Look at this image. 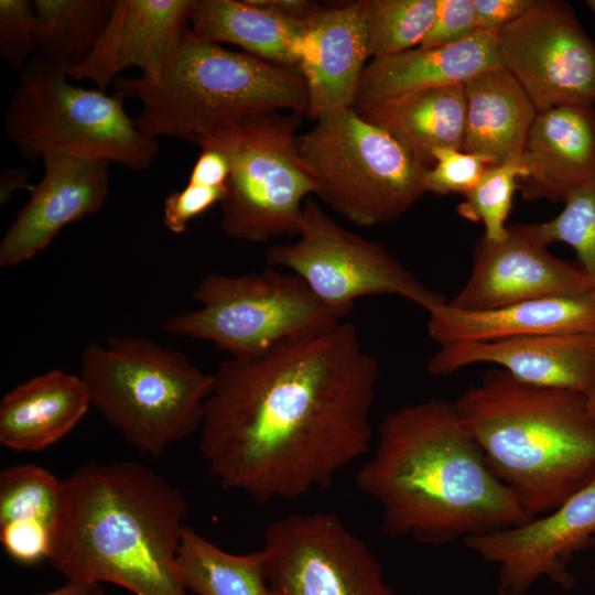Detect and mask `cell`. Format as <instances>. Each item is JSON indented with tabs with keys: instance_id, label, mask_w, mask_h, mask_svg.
Wrapping results in <instances>:
<instances>
[{
	"instance_id": "cell-1",
	"label": "cell",
	"mask_w": 595,
	"mask_h": 595,
	"mask_svg": "<svg viewBox=\"0 0 595 595\" xmlns=\"http://www.w3.org/2000/svg\"><path fill=\"white\" fill-rule=\"evenodd\" d=\"M379 375L347 321L229 357L214 372L198 431L209 475L259 504L331 487L372 447Z\"/></svg>"
},
{
	"instance_id": "cell-2",
	"label": "cell",
	"mask_w": 595,
	"mask_h": 595,
	"mask_svg": "<svg viewBox=\"0 0 595 595\" xmlns=\"http://www.w3.org/2000/svg\"><path fill=\"white\" fill-rule=\"evenodd\" d=\"M371 448L355 484L380 507L388 537L441 547L533 519L490 470L452 401L388 412Z\"/></svg>"
},
{
	"instance_id": "cell-3",
	"label": "cell",
	"mask_w": 595,
	"mask_h": 595,
	"mask_svg": "<svg viewBox=\"0 0 595 595\" xmlns=\"http://www.w3.org/2000/svg\"><path fill=\"white\" fill-rule=\"evenodd\" d=\"M65 480L66 520L51 563L66 582L187 595L177 555L188 507L177 486L127 461L86 463Z\"/></svg>"
},
{
	"instance_id": "cell-4",
	"label": "cell",
	"mask_w": 595,
	"mask_h": 595,
	"mask_svg": "<svg viewBox=\"0 0 595 595\" xmlns=\"http://www.w3.org/2000/svg\"><path fill=\"white\" fill-rule=\"evenodd\" d=\"M490 470L533 518L595 478V421L586 394L493 369L454 401Z\"/></svg>"
},
{
	"instance_id": "cell-5",
	"label": "cell",
	"mask_w": 595,
	"mask_h": 595,
	"mask_svg": "<svg viewBox=\"0 0 595 595\" xmlns=\"http://www.w3.org/2000/svg\"><path fill=\"white\" fill-rule=\"evenodd\" d=\"M112 86L125 99L139 100L133 121L143 133L193 143L270 111L306 116L309 107L298 67L228 50L190 29L158 80L120 75Z\"/></svg>"
},
{
	"instance_id": "cell-6",
	"label": "cell",
	"mask_w": 595,
	"mask_h": 595,
	"mask_svg": "<svg viewBox=\"0 0 595 595\" xmlns=\"http://www.w3.org/2000/svg\"><path fill=\"white\" fill-rule=\"evenodd\" d=\"M94 407L136 451L160 457L199 431L214 374L182 351L137 335L89 343L80 374Z\"/></svg>"
},
{
	"instance_id": "cell-7",
	"label": "cell",
	"mask_w": 595,
	"mask_h": 595,
	"mask_svg": "<svg viewBox=\"0 0 595 595\" xmlns=\"http://www.w3.org/2000/svg\"><path fill=\"white\" fill-rule=\"evenodd\" d=\"M69 79L64 67L37 55L19 74L3 127L20 154L32 161L64 155L148 170L159 141L137 128L125 98Z\"/></svg>"
},
{
	"instance_id": "cell-8",
	"label": "cell",
	"mask_w": 595,
	"mask_h": 595,
	"mask_svg": "<svg viewBox=\"0 0 595 595\" xmlns=\"http://www.w3.org/2000/svg\"><path fill=\"white\" fill-rule=\"evenodd\" d=\"M296 145L315 195L356 226L392 221L425 193L428 169L354 107L316 120Z\"/></svg>"
},
{
	"instance_id": "cell-9",
	"label": "cell",
	"mask_w": 595,
	"mask_h": 595,
	"mask_svg": "<svg viewBox=\"0 0 595 595\" xmlns=\"http://www.w3.org/2000/svg\"><path fill=\"white\" fill-rule=\"evenodd\" d=\"M304 113L270 111L202 137L228 158L220 229L237 240L264 244L298 236L304 202L316 185L296 145Z\"/></svg>"
},
{
	"instance_id": "cell-10",
	"label": "cell",
	"mask_w": 595,
	"mask_h": 595,
	"mask_svg": "<svg viewBox=\"0 0 595 595\" xmlns=\"http://www.w3.org/2000/svg\"><path fill=\"white\" fill-rule=\"evenodd\" d=\"M193 299L199 307L167 317L165 333L208 342L232 358L261 355L343 321L301 278L271 267L238 275L209 272L196 284Z\"/></svg>"
},
{
	"instance_id": "cell-11",
	"label": "cell",
	"mask_w": 595,
	"mask_h": 595,
	"mask_svg": "<svg viewBox=\"0 0 595 595\" xmlns=\"http://www.w3.org/2000/svg\"><path fill=\"white\" fill-rule=\"evenodd\" d=\"M266 261L301 278L340 320L366 296H400L426 312L446 302L380 242L344 228L311 197L304 202L296 240L269 247Z\"/></svg>"
},
{
	"instance_id": "cell-12",
	"label": "cell",
	"mask_w": 595,
	"mask_h": 595,
	"mask_svg": "<svg viewBox=\"0 0 595 595\" xmlns=\"http://www.w3.org/2000/svg\"><path fill=\"white\" fill-rule=\"evenodd\" d=\"M261 550L266 577L281 595H396L378 558L334 512L272 521Z\"/></svg>"
},
{
	"instance_id": "cell-13",
	"label": "cell",
	"mask_w": 595,
	"mask_h": 595,
	"mask_svg": "<svg viewBox=\"0 0 595 595\" xmlns=\"http://www.w3.org/2000/svg\"><path fill=\"white\" fill-rule=\"evenodd\" d=\"M500 64L521 85L538 111L595 102V42L573 7L534 0L497 33Z\"/></svg>"
},
{
	"instance_id": "cell-14",
	"label": "cell",
	"mask_w": 595,
	"mask_h": 595,
	"mask_svg": "<svg viewBox=\"0 0 595 595\" xmlns=\"http://www.w3.org/2000/svg\"><path fill=\"white\" fill-rule=\"evenodd\" d=\"M462 542L497 566L498 595H524L541 578L572 589L569 564L595 543V478L543 516Z\"/></svg>"
},
{
	"instance_id": "cell-15",
	"label": "cell",
	"mask_w": 595,
	"mask_h": 595,
	"mask_svg": "<svg viewBox=\"0 0 595 595\" xmlns=\"http://www.w3.org/2000/svg\"><path fill=\"white\" fill-rule=\"evenodd\" d=\"M547 247L537 224H512L498 241L482 236L474 245L468 280L447 304L486 311L595 290L581 267L554 257Z\"/></svg>"
},
{
	"instance_id": "cell-16",
	"label": "cell",
	"mask_w": 595,
	"mask_h": 595,
	"mask_svg": "<svg viewBox=\"0 0 595 595\" xmlns=\"http://www.w3.org/2000/svg\"><path fill=\"white\" fill-rule=\"evenodd\" d=\"M44 174L0 241V267L45 250L67 225L97 213L109 195L110 162L64 155L42 159Z\"/></svg>"
},
{
	"instance_id": "cell-17",
	"label": "cell",
	"mask_w": 595,
	"mask_h": 595,
	"mask_svg": "<svg viewBox=\"0 0 595 595\" xmlns=\"http://www.w3.org/2000/svg\"><path fill=\"white\" fill-rule=\"evenodd\" d=\"M194 0H116L108 23L89 56L65 69L71 79L90 80L106 91L130 67L158 80L190 24Z\"/></svg>"
},
{
	"instance_id": "cell-18",
	"label": "cell",
	"mask_w": 595,
	"mask_h": 595,
	"mask_svg": "<svg viewBox=\"0 0 595 595\" xmlns=\"http://www.w3.org/2000/svg\"><path fill=\"white\" fill-rule=\"evenodd\" d=\"M475 364L496 365L527 383L587 394L595 389V332L441 346L426 370L443 377Z\"/></svg>"
},
{
	"instance_id": "cell-19",
	"label": "cell",
	"mask_w": 595,
	"mask_h": 595,
	"mask_svg": "<svg viewBox=\"0 0 595 595\" xmlns=\"http://www.w3.org/2000/svg\"><path fill=\"white\" fill-rule=\"evenodd\" d=\"M296 57L307 88L310 120L354 107L369 57L361 0L323 8L312 17Z\"/></svg>"
},
{
	"instance_id": "cell-20",
	"label": "cell",
	"mask_w": 595,
	"mask_h": 595,
	"mask_svg": "<svg viewBox=\"0 0 595 595\" xmlns=\"http://www.w3.org/2000/svg\"><path fill=\"white\" fill-rule=\"evenodd\" d=\"M526 201L564 203L595 186V109L558 106L537 112L520 158Z\"/></svg>"
},
{
	"instance_id": "cell-21",
	"label": "cell",
	"mask_w": 595,
	"mask_h": 595,
	"mask_svg": "<svg viewBox=\"0 0 595 595\" xmlns=\"http://www.w3.org/2000/svg\"><path fill=\"white\" fill-rule=\"evenodd\" d=\"M428 334L440 347L521 337L595 332V290L465 311L447 301L428 312Z\"/></svg>"
},
{
	"instance_id": "cell-22",
	"label": "cell",
	"mask_w": 595,
	"mask_h": 595,
	"mask_svg": "<svg viewBox=\"0 0 595 595\" xmlns=\"http://www.w3.org/2000/svg\"><path fill=\"white\" fill-rule=\"evenodd\" d=\"M498 66L497 33L484 30L452 45L418 46L372 58L361 74L354 108L420 90L464 85Z\"/></svg>"
},
{
	"instance_id": "cell-23",
	"label": "cell",
	"mask_w": 595,
	"mask_h": 595,
	"mask_svg": "<svg viewBox=\"0 0 595 595\" xmlns=\"http://www.w3.org/2000/svg\"><path fill=\"white\" fill-rule=\"evenodd\" d=\"M66 512L65 479L34 464L11 465L0 473V541L15 562H51Z\"/></svg>"
},
{
	"instance_id": "cell-24",
	"label": "cell",
	"mask_w": 595,
	"mask_h": 595,
	"mask_svg": "<svg viewBox=\"0 0 595 595\" xmlns=\"http://www.w3.org/2000/svg\"><path fill=\"white\" fill-rule=\"evenodd\" d=\"M91 407L79 375L52 369L15 386L0 401V443L37 452L66 436Z\"/></svg>"
},
{
	"instance_id": "cell-25",
	"label": "cell",
	"mask_w": 595,
	"mask_h": 595,
	"mask_svg": "<svg viewBox=\"0 0 595 595\" xmlns=\"http://www.w3.org/2000/svg\"><path fill=\"white\" fill-rule=\"evenodd\" d=\"M466 101L462 151L489 158L494 165L520 161L537 108L502 66L464 84Z\"/></svg>"
},
{
	"instance_id": "cell-26",
	"label": "cell",
	"mask_w": 595,
	"mask_h": 595,
	"mask_svg": "<svg viewBox=\"0 0 595 595\" xmlns=\"http://www.w3.org/2000/svg\"><path fill=\"white\" fill-rule=\"evenodd\" d=\"M355 109L390 133L428 170L434 164V149L462 150L466 117L464 85L420 90Z\"/></svg>"
},
{
	"instance_id": "cell-27",
	"label": "cell",
	"mask_w": 595,
	"mask_h": 595,
	"mask_svg": "<svg viewBox=\"0 0 595 595\" xmlns=\"http://www.w3.org/2000/svg\"><path fill=\"white\" fill-rule=\"evenodd\" d=\"M307 21L277 15L248 0H194L188 29L199 39L232 44L255 57L298 67V46Z\"/></svg>"
},
{
	"instance_id": "cell-28",
	"label": "cell",
	"mask_w": 595,
	"mask_h": 595,
	"mask_svg": "<svg viewBox=\"0 0 595 595\" xmlns=\"http://www.w3.org/2000/svg\"><path fill=\"white\" fill-rule=\"evenodd\" d=\"M263 552L224 551L185 526L177 555L180 577L196 595H281L264 574Z\"/></svg>"
},
{
	"instance_id": "cell-29",
	"label": "cell",
	"mask_w": 595,
	"mask_h": 595,
	"mask_svg": "<svg viewBox=\"0 0 595 595\" xmlns=\"http://www.w3.org/2000/svg\"><path fill=\"white\" fill-rule=\"evenodd\" d=\"M116 0H35L36 54L65 69L82 64L99 41Z\"/></svg>"
},
{
	"instance_id": "cell-30",
	"label": "cell",
	"mask_w": 595,
	"mask_h": 595,
	"mask_svg": "<svg viewBox=\"0 0 595 595\" xmlns=\"http://www.w3.org/2000/svg\"><path fill=\"white\" fill-rule=\"evenodd\" d=\"M369 57L418 47L434 18L435 0H361Z\"/></svg>"
},
{
	"instance_id": "cell-31",
	"label": "cell",
	"mask_w": 595,
	"mask_h": 595,
	"mask_svg": "<svg viewBox=\"0 0 595 595\" xmlns=\"http://www.w3.org/2000/svg\"><path fill=\"white\" fill-rule=\"evenodd\" d=\"M524 176L520 161L488 166L477 184L463 195L464 201L457 205V213L470 221L483 223L486 239H504L513 194L519 190L518 181Z\"/></svg>"
},
{
	"instance_id": "cell-32",
	"label": "cell",
	"mask_w": 595,
	"mask_h": 595,
	"mask_svg": "<svg viewBox=\"0 0 595 595\" xmlns=\"http://www.w3.org/2000/svg\"><path fill=\"white\" fill-rule=\"evenodd\" d=\"M542 240L574 249L580 267L595 285V186L572 194L554 218L537 224Z\"/></svg>"
},
{
	"instance_id": "cell-33",
	"label": "cell",
	"mask_w": 595,
	"mask_h": 595,
	"mask_svg": "<svg viewBox=\"0 0 595 595\" xmlns=\"http://www.w3.org/2000/svg\"><path fill=\"white\" fill-rule=\"evenodd\" d=\"M432 158L434 164L425 172L424 188L425 193L436 195H464L477 184L486 169L494 165L485 155L454 148H436Z\"/></svg>"
},
{
	"instance_id": "cell-34",
	"label": "cell",
	"mask_w": 595,
	"mask_h": 595,
	"mask_svg": "<svg viewBox=\"0 0 595 595\" xmlns=\"http://www.w3.org/2000/svg\"><path fill=\"white\" fill-rule=\"evenodd\" d=\"M36 54L35 11L30 0L0 1V57L18 74Z\"/></svg>"
},
{
	"instance_id": "cell-35",
	"label": "cell",
	"mask_w": 595,
	"mask_h": 595,
	"mask_svg": "<svg viewBox=\"0 0 595 595\" xmlns=\"http://www.w3.org/2000/svg\"><path fill=\"white\" fill-rule=\"evenodd\" d=\"M226 186H206L188 183L171 193L163 203V225L175 235L186 232L188 224L215 204L221 203Z\"/></svg>"
},
{
	"instance_id": "cell-36",
	"label": "cell",
	"mask_w": 595,
	"mask_h": 595,
	"mask_svg": "<svg viewBox=\"0 0 595 595\" xmlns=\"http://www.w3.org/2000/svg\"><path fill=\"white\" fill-rule=\"evenodd\" d=\"M478 30L473 0H435L432 25L420 46L458 43Z\"/></svg>"
},
{
	"instance_id": "cell-37",
	"label": "cell",
	"mask_w": 595,
	"mask_h": 595,
	"mask_svg": "<svg viewBox=\"0 0 595 595\" xmlns=\"http://www.w3.org/2000/svg\"><path fill=\"white\" fill-rule=\"evenodd\" d=\"M478 30L498 33L521 17L534 0H473Z\"/></svg>"
},
{
	"instance_id": "cell-38",
	"label": "cell",
	"mask_w": 595,
	"mask_h": 595,
	"mask_svg": "<svg viewBox=\"0 0 595 595\" xmlns=\"http://www.w3.org/2000/svg\"><path fill=\"white\" fill-rule=\"evenodd\" d=\"M201 152L190 173L188 183L226 186L230 165L226 154L214 147H199Z\"/></svg>"
},
{
	"instance_id": "cell-39",
	"label": "cell",
	"mask_w": 595,
	"mask_h": 595,
	"mask_svg": "<svg viewBox=\"0 0 595 595\" xmlns=\"http://www.w3.org/2000/svg\"><path fill=\"white\" fill-rule=\"evenodd\" d=\"M251 4L270 11L277 15L294 20L307 21L323 8L310 0H248Z\"/></svg>"
},
{
	"instance_id": "cell-40",
	"label": "cell",
	"mask_w": 595,
	"mask_h": 595,
	"mask_svg": "<svg viewBox=\"0 0 595 595\" xmlns=\"http://www.w3.org/2000/svg\"><path fill=\"white\" fill-rule=\"evenodd\" d=\"M29 177L30 173L21 169L8 167L3 170L0 177V203L7 204L13 193L20 190L30 191L33 184L29 182Z\"/></svg>"
},
{
	"instance_id": "cell-41",
	"label": "cell",
	"mask_w": 595,
	"mask_h": 595,
	"mask_svg": "<svg viewBox=\"0 0 595 595\" xmlns=\"http://www.w3.org/2000/svg\"><path fill=\"white\" fill-rule=\"evenodd\" d=\"M35 595H104V587L101 583L66 582L62 587Z\"/></svg>"
},
{
	"instance_id": "cell-42",
	"label": "cell",
	"mask_w": 595,
	"mask_h": 595,
	"mask_svg": "<svg viewBox=\"0 0 595 595\" xmlns=\"http://www.w3.org/2000/svg\"><path fill=\"white\" fill-rule=\"evenodd\" d=\"M587 407L592 418L595 421V389L586 394Z\"/></svg>"
},
{
	"instance_id": "cell-43",
	"label": "cell",
	"mask_w": 595,
	"mask_h": 595,
	"mask_svg": "<svg viewBox=\"0 0 595 595\" xmlns=\"http://www.w3.org/2000/svg\"><path fill=\"white\" fill-rule=\"evenodd\" d=\"M586 6L588 7V9L592 11V13L595 17V0H587Z\"/></svg>"
},
{
	"instance_id": "cell-44",
	"label": "cell",
	"mask_w": 595,
	"mask_h": 595,
	"mask_svg": "<svg viewBox=\"0 0 595 595\" xmlns=\"http://www.w3.org/2000/svg\"><path fill=\"white\" fill-rule=\"evenodd\" d=\"M594 578H595V570H594Z\"/></svg>"
}]
</instances>
